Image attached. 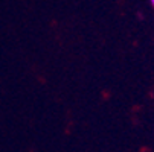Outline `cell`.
<instances>
[{
    "instance_id": "obj_1",
    "label": "cell",
    "mask_w": 154,
    "mask_h": 152,
    "mask_svg": "<svg viewBox=\"0 0 154 152\" xmlns=\"http://www.w3.org/2000/svg\"><path fill=\"white\" fill-rule=\"evenodd\" d=\"M149 3H151V6L154 8V0H149Z\"/></svg>"
}]
</instances>
